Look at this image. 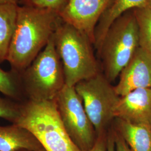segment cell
<instances>
[{
    "label": "cell",
    "mask_w": 151,
    "mask_h": 151,
    "mask_svg": "<svg viewBox=\"0 0 151 151\" xmlns=\"http://www.w3.org/2000/svg\"><path fill=\"white\" fill-rule=\"evenodd\" d=\"M61 21L55 11L18 5L7 58L11 70L22 73L45 47Z\"/></svg>",
    "instance_id": "6da1fadb"
},
{
    "label": "cell",
    "mask_w": 151,
    "mask_h": 151,
    "mask_svg": "<svg viewBox=\"0 0 151 151\" xmlns=\"http://www.w3.org/2000/svg\"><path fill=\"white\" fill-rule=\"evenodd\" d=\"M13 124L32 133L45 151H82L65 129L55 100L22 102L20 116Z\"/></svg>",
    "instance_id": "7a4b0ae2"
},
{
    "label": "cell",
    "mask_w": 151,
    "mask_h": 151,
    "mask_svg": "<svg viewBox=\"0 0 151 151\" xmlns=\"http://www.w3.org/2000/svg\"><path fill=\"white\" fill-rule=\"evenodd\" d=\"M53 37L63 67L65 85L74 87L79 82L100 73L92 43L84 34L62 20Z\"/></svg>",
    "instance_id": "3957f363"
},
{
    "label": "cell",
    "mask_w": 151,
    "mask_h": 151,
    "mask_svg": "<svg viewBox=\"0 0 151 151\" xmlns=\"http://www.w3.org/2000/svg\"><path fill=\"white\" fill-rule=\"evenodd\" d=\"M20 78L26 100H53L65 86L53 35L32 63L20 73Z\"/></svg>",
    "instance_id": "277c9868"
},
{
    "label": "cell",
    "mask_w": 151,
    "mask_h": 151,
    "mask_svg": "<svg viewBox=\"0 0 151 151\" xmlns=\"http://www.w3.org/2000/svg\"><path fill=\"white\" fill-rule=\"evenodd\" d=\"M139 47L135 16L133 11H128L112 24L97 50L108 81L112 83L119 77Z\"/></svg>",
    "instance_id": "5b68a950"
},
{
    "label": "cell",
    "mask_w": 151,
    "mask_h": 151,
    "mask_svg": "<svg viewBox=\"0 0 151 151\" xmlns=\"http://www.w3.org/2000/svg\"><path fill=\"white\" fill-rule=\"evenodd\" d=\"M74 87L97 137L105 134L115 119V109L120 97L115 87L100 72Z\"/></svg>",
    "instance_id": "8992f818"
},
{
    "label": "cell",
    "mask_w": 151,
    "mask_h": 151,
    "mask_svg": "<svg viewBox=\"0 0 151 151\" xmlns=\"http://www.w3.org/2000/svg\"><path fill=\"white\" fill-rule=\"evenodd\" d=\"M65 129L82 151H88L95 143L97 134L75 87L65 85L55 98Z\"/></svg>",
    "instance_id": "52a82bcc"
},
{
    "label": "cell",
    "mask_w": 151,
    "mask_h": 151,
    "mask_svg": "<svg viewBox=\"0 0 151 151\" xmlns=\"http://www.w3.org/2000/svg\"><path fill=\"white\" fill-rule=\"evenodd\" d=\"M111 0H68L59 14L61 20L84 34L92 44L99 21Z\"/></svg>",
    "instance_id": "ba28073f"
},
{
    "label": "cell",
    "mask_w": 151,
    "mask_h": 151,
    "mask_svg": "<svg viewBox=\"0 0 151 151\" xmlns=\"http://www.w3.org/2000/svg\"><path fill=\"white\" fill-rule=\"evenodd\" d=\"M115 118L151 127V87L135 89L120 96Z\"/></svg>",
    "instance_id": "9c48e42d"
},
{
    "label": "cell",
    "mask_w": 151,
    "mask_h": 151,
    "mask_svg": "<svg viewBox=\"0 0 151 151\" xmlns=\"http://www.w3.org/2000/svg\"><path fill=\"white\" fill-rule=\"evenodd\" d=\"M115 89L119 96L135 89L151 87V55L139 47L122 70Z\"/></svg>",
    "instance_id": "30bf717a"
},
{
    "label": "cell",
    "mask_w": 151,
    "mask_h": 151,
    "mask_svg": "<svg viewBox=\"0 0 151 151\" xmlns=\"http://www.w3.org/2000/svg\"><path fill=\"white\" fill-rule=\"evenodd\" d=\"M43 147L28 130L16 124L0 125V151H40Z\"/></svg>",
    "instance_id": "8fae6325"
},
{
    "label": "cell",
    "mask_w": 151,
    "mask_h": 151,
    "mask_svg": "<svg viewBox=\"0 0 151 151\" xmlns=\"http://www.w3.org/2000/svg\"><path fill=\"white\" fill-rule=\"evenodd\" d=\"M147 0H111L100 19L95 32L94 45L98 50L109 28L125 12L145 7Z\"/></svg>",
    "instance_id": "7c38bea8"
},
{
    "label": "cell",
    "mask_w": 151,
    "mask_h": 151,
    "mask_svg": "<svg viewBox=\"0 0 151 151\" xmlns=\"http://www.w3.org/2000/svg\"><path fill=\"white\" fill-rule=\"evenodd\" d=\"M114 128L133 151H151V127L131 124L115 118Z\"/></svg>",
    "instance_id": "4fadbf2b"
},
{
    "label": "cell",
    "mask_w": 151,
    "mask_h": 151,
    "mask_svg": "<svg viewBox=\"0 0 151 151\" xmlns=\"http://www.w3.org/2000/svg\"><path fill=\"white\" fill-rule=\"evenodd\" d=\"M18 4L0 5V63L7 61L16 24Z\"/></svg>",
    "instance_id": "5bb4252c"
},
{
    "label": "cell",
    "mask_w": 151,
    "mask_h": 151,
    "mask_svg": "<svg viewBox=\"0 0 151 151\" xmlns=\"http://www.w3.org/2000/svg\"><path fill=\"white\" fill-rule=\"evenodd\" d=\"M0 93L5 97L19 102H23L25 97L22 87L20 74L11 70L0 68Z\"/></svg>",
    "instance_id": "9a60e30c"
},
{
    "label": "cell",
    "mask_w": 151,
    "mask_h": 151,
    "mask_svg": "<svg viewBox=\"0 0 151 151\" xmlns=\"http://www.w3.org/2000/svg\"><path fill=\"white\" fill-rule=\"evenodd\" d=\"M137 22L139 47L151 55V9L147 7L133 10Z\"/></svg>",
    "instance_id": "2e32d148"
},
{
    "label": "cell",
    "mask_w": 151,
    "mask_h": 151,
    "mask_svg": "<svg viewBox=\"0 0 151 151\" xmlns=\"http://www.w3.org/2000/svg\"><path fill=\"white\" fill-rule=\"evenodd\" d=\"M22 103L0 96V118L15 123L20 116Z\"/></svg>",
    "instance_id": "e0dca14e"
},
{
    "label": "cell",
    "mask_w": 151,
    "mask_h": 151,
    "mask_svg": "<svg viewBox=\"0 0 151 151\" xmlns=\"http://www.w3.org/2000/svg\"><path fill=\"white\" fill-rule=\"evenodd\" d=\"M22 5L48 9L58 14L67 4L68 0H20Z\"/></svg>",
    "instance_id": "ac0fdd59"
},
{
    "label": "cell",
    "mask_w": 151,
    "mask_h": 151,
    "mask_svg": "<svg viewBox=\"0 0 151 151\" xmlns=\"http://www.w3.org/2000/svg\"><path fill=\"white\" fill-rule=\"evenodd\" d=\"M115 151H133L119 133L113 128Z\"/></svg>",
    "instance_id": "d6986e66"
},
{
    "label": "cell",
    "mask_w": 151,
    "mask_h": 151,
    "mask_svg": "<svg viewBox=\"0 0 151 151\" xmlns=\"http://www.w3.org/2000/svg\"><path fill=\"white\" fill-rule=\"evenodd\" d=\"M107 137L105 134L99 135L97 137L95 145L88 151H106Z\"/></svg>",
    "instance_id": "ffe728a7"
},
{
    "label": "cell",
    "mask_w": 151,
    "mask_h": 151,
    "mask_svg": "<svg viewBox=\"0 0 151 151\" xmlns=\"http://www.w3.org/2000/svg\"><path fill=\"white\" fill-rule=\"evenodd\" d=\"M107 137L106 150V151H115V142L114 138L113 130L111 128Z\"/></svg>",
    "instance_id": "44dd1931"
},
{
    "label": "cell",
    "mask_w": 151,
    "mask_h": 151,
    "mask_svg": "<svg viewBox=\"0 0 151 151\" xmlns=\"http://www.w3.org/2000/svg\"><path fill=\"white\" fill-rule=\"evenodd\" d=\"M19 0H0V5L6 4H17Z\"/></svg>",
    "instance_id": "7402d4cb"
},
{
    "label": "cell",
    "mask_w": 151,
    "mask_h": 151,
    "mask_svg": "<svg viewBox=\"0 0 151 151\" xmlns=\"http://www.w3.org/2000/svg\"><path fill=\"white\" fill-rule=\"evenodd\" d=\"M146 7H147L151 9V0H147L146 2Z\"/></svg>",
    "instance_id": "603a6c76"
},
{
    "label": "cell",
    "mask_w": 151,
    "mask_h": 151,
    "mask_svg": "<svg viewBox=\"0 0 151 151\" xmlns=\"http://www.w3.org/2000/svg\"><path fill=\"white\" fill-rule=\"evenodd\" d=\"M45 151V150H43V151Z\"/></svg>",
    "instance_id": "cb8c5ba5"
}]
</instances>
